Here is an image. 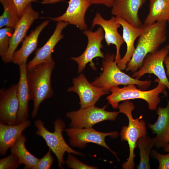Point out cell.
Here are the masks:
<instances>
[{
  "mask_svg": "<svg viewBox=\"0 0 169 169\" xmlns=\"http://www.w3.org/2000/svg\"><path fill=\"white\" fill-rule=\"evenodd\" d=\"M154 81L157 82V85L154 89L148 90L137 89L134 84H129L122 88L118 86H113L110 89L111 94L107 97L106 99L115 109L117 108L119 103L121 101L141 99L147 103L150 110H156L161 100L159 95L163 93L167 97V93L165 90L167 88L158 78L155 79Z\"/></svg>",
  "mask_w": 169,
  "mask_h": 169,
  "instance_id": "obj_4",
  "label": "cell"
},
{
  "mask_svg": "<svg viewBox=\"0 0 169 169\" xmlns=\"http://www.w3.org/2000/svg\"><path fill=\"white\" fill-rule=\"evenodd\" d=\"M17 91L18 84L7 89L0 90V123L10 125L18 124L19 103Z\"/></svg>",
  "mask_w": 169,
  "mask_h": 169,
  "instance_id": "obj_12",
  "label": "cell"
},
{
  "mask_svg": "<svg viewBox=\"0 0 169 169\" xmlns=\"http://www.w3.org/2000/svg\"><path fill=\"white\" fill-rule=\"evenodd\" d=\"M43 3H52L60 2L61 0H42Z\"/></svg>",
  "mask_w": 169,
  "mask_h": 169,
  "instance_id": "obj_35",
  "label": "cell"
},
{
  "mask_svg": "<svg viewBox=\"0 0 169 169\" xmlns=\"http://www.w3.org/2000/svg\"><path fill=\"white\" fill-rule=\"evenodd\" d=\"M37 0H13L18 16L20 17L27 6L32 2Z\"/></svg>",
  "mask_w": 169,
  "mask_h": 169,
  "instance_id": "obj_32",
  "label": "cell"
},
{
  "mask_svg": "<svg viewBox=\"0 0 169 169\" xmlns=\"http://www.w3.org/2000/svg\"><path fill=\"white\" fill-rule=\"evenodd\" d=\"M104 30L101 27L95 31H93L91 29L84 31L83 33L88 40L86 48L80 55L71 58L78 64V73L82 72L89 63L95 69V67L93 60L96 57L104 58L105 56L101 50L103 47L102 42L104 38Z\"/></svg>",
  "mask_w": 169,
  "mask_h": 169,
  "instance_id": "obj_9",
  "label": "cell"
},
{
  "mask_svg": "<svg viewBox=\"0 0 169 169\" xmlns=\"http://www.w3.org/2000/svg\"><path fill=\"white\" fill-rule=\"evenodd\" d=\"M66 12L62 15L55 18H49L55 21H64L74 25L81 30H87L85 23L86 13L92 4L89 0H69Z\"/></svg>",
  "mask_w": 169,
  "mask_h": 169,
  "instance_id": "obj_15",
  "label": "cell"
},
{
  "mask_svg": "<svg viewBox=\"0 0 169 169\" xmlns=\"http://www.w3.org/2000/svg\"><path fill=\"white\" fill-rule=\"evenodd\" d=\"M115 17L117 22L122 27V37L127 46L125 55L117 63L118 68L123 70H125L128 63L133 56L135 49L134 45L135 41L141 35L142 30L141 28L135 27L124 20Z\"/></svg>",
  "mask_w": 169,
  "mask_h": 169,
  "instance_id": "obj_19",
  "label": "cell"
},
{
  "mask_svg": "<svg viewBox=\"0 0 169 169\" xmlns=\"http://www.w3.org/2000/svg\"><path fill=\"white\" fill-rule=\"evenodd\" d=\"M115 57L114 54L105 55L102 62L103 72L99 77L91 83L92 84L100 88L106 94H109L111 88L119 85L134 84L141 90H146L150 86L151 80L135 79L122 71L115 61Z\"/></svg>",
  "mask_w": 169,
  "mask_h": 169,
  "instance_id": "obj_3",
  "label": "cell"
},
{
  "mask_svg": "<svg viewBox=\"0 0 169 169\" xmlns=\"http://www.w3.org/2000/svg\"><path fill=\"white\" fill-rule=\"evenodd\" d=\"M26 141L25 136L22 134L11 147L10 151L18 157L21 164H24V169H33L39 159L27 149L25 145Z\"/></svg>",
  "mask_w": 169,
  "mask_h": 169,
  "instance_id": "obj_23",
  "label": "cell"
},
{
  "mask_svg": "<svg viewBox=\"0 0 169 169\" xmlns=\"http://www.w3.org/2000/svg\"><path fill=\"white\" fill-rule=\"evenodd\" d=\"M107 106L99 108L94 105L67 113L66 116L71 121L69 126L78 128H91L104 120H115L119 112L106 111L105 109Z\"/></svg>",
  "mask_w": 169,
  "mask_h": 169,
  "instance_id": "obj_7",
  "label": "cell"
},
{
  "mask_svg": "<svg viewBox=\"0 0 169 169\" xmlns=\"http://www.w3.org/2000/svg\"><path fill=\"white\" fill-rule=\"evenodd\" d=\"M14 29L5 27L0 29V55L3 59L8 50L10 39Z\"/></svg>",
  "mask_w": 169,
  "mask_h": 169,
  "instance_id": "obj_27",
  "label": "cell"
},
{
  "mask_svg": "<svg viewBox=\"0 0 169 169\" xmlns=\"http://www.w3.org/2000/svg\"><path fill=\"white\" fill-rule=\"evenodd\" d=\"M166 21H159L150 24H143L136 48L126 71L133 73L142 65L143 61L149 53L156 51L166 38Z\"/></svg>",
  "mask_w": 169,
  "mask_h": 169,
  "instance_id": "obj_1",
  "label": "cell"
},
{
  "mask_svg": "<svg viewBox=\"0 0 169 169\" xmlns=\"http://www.w3.org/2000/svg\"><path fill=\"white\" fill-rule=\"evenodd\" d=\"M165 151L169 153V144L163 147Z\"/></svg>",
  "mask_w": 169,
  "mask_h": 169,
  "instance_id": "obj_36",
  "label": "cell"
},
{
  "mask_svg": "<svg viewBox=\"0 0 169 169\" xmlns=\"http://www.w3.org/2000/svg\"><path fill=\"white\" fill-rule=\"evenodd\" d=\"M169 54V49L165 46L156 51L148 54L145 58L142 66L133 73L131 76L139 79L146 74H153L166 86L169 92V81L164 65L165 57Z\"/></svg>",
  "mask_w": 169,
  "mask_h": 169,
  "instance_id": "obj_10",
  "label": "cell"
},
{
  "mask_svg": "<svg viewBox=\"0 0 169 169\" xmlns=\"http://www.w3.org/2000/svg\"><path fill=\"white\" fill-rule=\"evenodd\" d=\"M21 164L18 157L12 153L0 159V169H16Z\"/></svg>",
  "mask_w": 169,
  "mask_h": 169,
  "instance_id": "obj_28",
  "label": "cell"
},
{
  "mask_svg": "<svg viewBox=\"0 0 169 169\" xmlns=\"http://www.w3.org/2000/svg\"><path fill=\"white\" fill-rule=\"evenodd\" d=\"M92 4H102L111 8L116 0H89Z\"/></svg>",
  "mask_w": 169,
  "mask_h": 169,
  "instance_id": "obj_33",
  "label": "cell"
},
{
  "mask_svg": "<svg viewBox=\"0 0 169 169\" xmlns=\"http://www.w3.org/2000/svg\"><path fill=\"white\" fill-rule=\"evenodd\" d=\"M27 120L16 125H10L0 123V155L5 154L9 148L17 140L22 132L30 125Z\"/></svg>",
  "mask_w": 169,
  "mask_h": 169,
  "instance_id": "obj_22",
  "label": "cell"
},
{
  "mask_svg": "<svg viewBox=\"0 0 169 169\" xmlns=\"http://www.w3.org/2000/svg\"><path fill=\"white\" fill-rule=\"evenodd\" d=\"M73 86L69 87L67 91H73L78 95L81 108L95 105L101 96L106 94L100 89L90 83L83 74L73 78Z\"/></svg>",
  "mask_w": 169,
  "mask_h": 169,
  "instance_id": "obj_13",
  "label": "cell"
},
{
  "mask_svg": "<svg viewBox=\"0 0 169 169\" xmlns=\"http://www.w3.org/2000/svg\"><path fill=\"white\" fill-rule=\"evenodd\" d=\"M165 47L169 49V44L166 46Z\"/></svg>",
  "mask_w": 169,
  "mask_h": 169,
  "instance_id": "obj_37",
  "label": "cell"
},
{
  "mask_svg": "<svg viewBox=\"0 0 169 169\" xmlns=\"http://www.w3.org/2000/svg\"><path fill=\"white\" fill-rule=\"evenodd\" d=\"M101 27L105 33L104 38L107 45L111 44L115 45L116 53L115 61L117 63L121 59L120 49L121 45L125 43L122 36L118 32V28L121 25L117 22L116 18L112 17L108 20L104 19L99 13H97L92 22L91 28L95 26Z\"/></svg>",
  "mask_w": 169,
  "mask_h": 169,
  "instance_id": "obj_14",
  "label": "cell"
},
{
  "mask_svg": "<svg viewBox=\"0 0 169 169\" xmlns=\"http://www.w3.org/2000/svg\"><path fill=\"white\" fill-rule=\"evenodd\" d=\"M69 137V142L72 146L83 148L88 143H93L103 146L110 151L118 160L115 153L106 144L105 140L106 136H109L112 138L118 136L116 131L103 133L98 131L91 128H78L71 127L65 130Z\"/></svg>",
  "mask_w": 169,
  "mask_h": 169,
  "instance_id": "obj_8",
  "label": "cell"
},
{
  "mask_svg": "<svg viewBox=\"0 0 169 169\" xmlns=\"http://www.w3.org/2000/svg\"><path fill=\"white\" fill-rule=\"evenodd\" d=\"M4 11L0 17V28L4 26L11 27L14 29L20 17L13 0H0Z\"/></svg>",
  "mask_w": 169,
  "mask_h": 169,
  "instance_id": "obj_26",
  "label": "cell"
},
{
  "mask_svg": "<svg viewBox=\"0 0 169 169\" xmlns=\"http://www.w3.org/2000/svg\"><path fill=\"white\" fill-rule=\"evenodd\" d=\"M55 65L52 59L27 69V80L30 99L33 102L32 118L37 115L41 103L53 95L51 78Z\"/></svg>",
  "mask_w": 169,
  "mask_h": 169,
  "instance_id": "obj_2",
  "label": "cell"
},
{
  "mask_svg": "<svg viewBox=\"0 0 169 169\" xmlns=\"http://www.w3.org/2000/svg\"><path fill=\"white\" fill-rule=\"evenodd\" d=\"M66 163L69 168L74 169L97 168L96 167L89 166L81 162L71 154L68 155L66 161Z\"/></svg>",
  "mask_w": 169,
  "mask_h": 169,
  "instance_id": "obj_30",
  "label": "cell"
},
{
  "mask_svg": "<svg viewBox=\"0 0 169 169\" xmlns=\"http://www.w3.org/2000/svg\"><path fill=\"white\" fill-rule=\"evenodd\" d=\"M169 18V0H150L149 11L144 24L157 21L167 22Z\"/></svg>",
  "mask_w": 169,
  "mask_h": 169,
  "instance_id": "obj_24",
  "label": "cell"
},
{
  "mask_svg": "<svg viewBox=\"0 0 169 169\" xmlns=\"http://www.w3.org/2000/svg\"><path fill=\"white\" fill-rule=\"evenodd\" d=\"M119 112L125 115L128 119V125L122 128L120 135L122 140L127 141L129 148V155L126 161L122 165L124 169H133L135 168L134 153L136 143L140 137L146 135L147 133L145 121L141 119L143 116L134 119L132 115V111L135 109L134 104L129 100H124L119 105Z\"/></svg>",
  "mask_w": 169,
  "mask_h": 169,
  "instance_id": "obj_5",
  "label": "cell"
},
{
  "mask_svg": "<svg viewBox=\"0 0 169 169\" xmlns=\"http://www.w3.org/2000/svg\"><path fill=\"white\" fill-rule=\"evenodd\" d=\"M69 24L64 21L58 22L55 30L46 43L38 49L33 58L27 64L28 69H31L42 63L53 59L52 54L58 42L64 37L63 30Z\"/></svg>",
  "mask_w": 169,
  "mask_h": 169,
  "instance_id": "obj_17",
  "label": "cell"
},
{
  "mask_svg": "<svg viewBox=\"0 0 169 169\" xmlns=\"http://www.w3.org/2000/svg\"><path fill=\"white\" fill-rule=\"evenodd\" d=\"M156 113L158 117L153 124H148L152 132L156 134L154 138L155 146L164 147L169 144V99L165 107H158Z\"/></svg>",
  "mask_w": 169,
  "mask_h": 169,
  "instance_id": "obj_18",
  "label": "cell"
},
{
  "mask_svg": "<svg viewBox=\"0 0 169 169\" xmlns=\"http://www.w3.org/2000/svg\"><path fill=\"white\" fill-rule=\"evenodd\" d=\"M39 18V13L33 9L31 3L28 5L14 28L10 39L8 50L2 59L4 62L8 63L12 61L13 55L18 45L25 37L33 22Z\"/></svg>",
  "mask_w": 169,
  "mask_h": 169,
  "instance_id": "obj_11",
  "label": "cell"
},
{
  "mask_svg": "<svg viewBox=\"0 0 169 169\" xmlns=\"http://www.w3.org/2000/svg\"><path fill=\"white\" fill-rule=\"evenodd\" d=\"M49 149L44 156L39 160L33 169H49L54 162V159Z\"/></svg>",
  "mask_w": 169,
  "mask_h": 169,
  "instance_id": "obj_29",
  "label": "cell"
},
{
  "mask_svg": "<svg viewBox=\"0 0 169 169\" xmlns=\"http://www.w3.org/2000/svg\"><path fill=\"white\" fill-rule=\"evenodd\" d=\"M20 76L18 84V96L19 108L18 124L27 120L28 117V102L30 100L27 80V62L19 65Z\"/></svg>",
  "mask_w": 169,
  "mask_h": 169,
  "instance_id": "obj_20",
  "label": "cell"
},
{
  "mask_svg": "<svg viewBox=\"0 0 169 169\" xmlns=\"http://www.w3.org/2000/svg\"><path fill=\"white\" fill-rule=\"evenodd\" d=\"M146 2V0H116L111 7V13L135 27L140 28L143 24L138 11Z\"/></svg>",
  "mask_w": 169,
  "mask_h": 169,
  "instance_id": "obj_16",
  "label": "cell"
},
{
  "mask_svg": "<svg viewBox=\"0 0 169 169\" xmlns=\"http://www.w3.org/2000/svg\"><path fill=\"white\" fill-rule=\"evenodd\" d=\"M49 23V20L45 21L31 31L23 41L20 49L14 53L12 62L18 66L27 62L28 57L36 48L40 33Z\"/></svg>",
  "mask_w": 169,
  "mask_h": 169,
  "instance_id": "obj_21",
  "label": "cell"
},
{
  "mask_svg": "<svg viewBox=\"0 0 169 169\" xmlns=\"http://www.w3.org/2000/svg\"><path fill=\"white\" fill-rule=\"evenodd\" d=\"M136 145L140 150V161L137 166L138 169L151 168L149 155L152 148L155 146L154 138H150L145 135L139 138Z\"/></svg>",
  "mask_w": 169,
  "mask_h": 169,
  "instance_id": "obj_25",
  "label": "cell"
},
{
  "mask_svg": "<svg viewBox=\"0 0 169 169\" xmlns=\"http://www.w3.org/2000/svg\"><path fill=\"white\" fill-rule=\"evenodd\" d=\"M164 63L166 68V75L169 77V56L167 55L165 58Z\"/></svg>",
  "mask_w": 169,
  "mask_h": 169,
  "instance_id": "obj_34",
  "label": "cell"
},
{
  "mask_svg": "<svg viewBox=\"0 0 169 169\" xmlns=\"http://www.w3.org/2000/svg\"><path fill=\"white\" fill-rule=\"evenodd\" d=\"M53 124L54 131L51 132L46 128L41 120H37L34 122V125L37 128L35 133L44 139L47 146L57 158L58 167L63 168L64 164V156L66 152L78 155L82 154L71 148L65 141L62 135V131L65 127L64 121L58 119Z\"/></svg>",
  "mask_w": 169,
  "mask_h": 169,
  "instance_id": "obj_6",
  "label": "cell"
},
{
  "mask_svg": "<svg viewBox=\"0 0 169 169\" xmlns=\"http://www.w3.org/2000/svg\"><path fill=\"white\" fill-rule=\"evenodd\" d=\"M151 156L158 161V169H169V153L167 154H162L153 150L151 152Z\"/></svg>",
  "mask_w": 169,
  "mask_h": 169,
  "instance_id": "obj_31",
  "label": "cell"
},
{
  "mask_svg": "<svg viewBox=\"0 0 169 169\" xmlns=\"http://www.w3.org/2000/svg\"><path fill=\"white\" fill-rule=\"evenodd\" d=\"M167 22L169 23V18Z\"/></svg>",
  "mask_w": 169,
  "mask_h": 169,
  "instance_id": "obj_38",
  "label": "cell"
}]
</instances>
